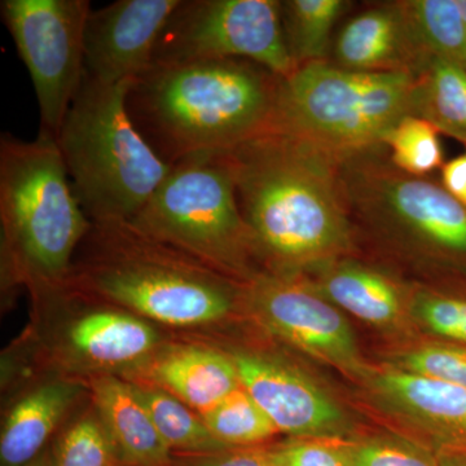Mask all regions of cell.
Instances as JSON below:
<instances>
[{"label": "cell", "instance_id": "34", "mask_svg": "<svg viewBox=\"0 0 466 466\" xmlns=\"http://www.w3.org/2000/svg\"><path fill=\"white\" fill-rule=\"evenodd\" d=\"M438 466H466V447H449L437 459Z\"/></svg>", "mask_w": 466, "mask_h": 466}, {"label": "cell", "instance_id": "1", "mask_svg": "<svg viewBox=\"0 0 466 466\" xmlns=\"http://www.w3.org/2000/svg\"><path fill=\"white\" fill-rule=\"evenodd\" d=\"M223 156L254 250L272 263L274 275H297L351 248V216L336 159L274 131Z\"/></svg>", "mask_w": 466, "mask_h": 466}, {"label": "cell", "instance_id": "9", "mask_svg": "<svg viewBox=\"0 0 466 466\" xmlns=\"http://www.w3.org/2000/svg\"><path fill=\"white\" fill-rule=\"evenodd\" d=\"M238 58L285 78L297 69L279 0H182L162 30L153 64ZM152 64V66H153Z\"/></svg>", "mask_w": 466, "mask_h": 466}, {"label": "cell", "instance_id": "4", "mask_svg": "<svg viewBox=\"0 0 466 466\" xmlns=\"http://www.w3.org/2000/svg\"><path fill=\"white\" fill-rule=\"evenodd\" d=\"M0 220L5 268L38 285L66 280L92 222L76 198L56 137L0 139Z\"/></svg>", "mask_w": 466, "mask_h": 466}, {"label": "cell", "instance_id": "22", "mask_svg": "<svg viewBox=\"0 0 466 466\" xmlns=\"http://www.w3.org/2000/svg\"><path fill=\"white\" fill-rule=\"evenodd\" d=\"M162 440L171 451L208 455L229 450L211 434L201 416L170 392L148 383H133Z\"/></svg>", "mask_w": 466, "mask_h": 466}, {"label": "cell", "instance_id": "24", "mask_svg": "<svg viewBox=\"0 0 466 466\" xmlns=\"http://www.w3.org/2000/svg\"><path fill=\"white\" fill-rule=\"evenodd\" d=\"M422 50L466 70V29L458 0H401Z\"/></svg>", "mask_w": 466, "mask_h": 466}, {"label": "cell", "instance_id": "25", "mask_svg": "<svg viewBox=\"0 0 466 466\" xmlns=\"http://www.w3.org/2000/svg\"><path fill=\"white\" fill-rule=\"evenodd\" d=\"M201 417L211 434L229 449L259 443L278 431L242 386Z\"/></svg>", "mask_w": 466, "mask_h": 466}, {"label": "cell", "instance_id": "21", "mask_svg": "<svg viewBox=\"0 0 466 466\" xmlns=\"http://www.w3.org/2000/svg\"><path fill=\"white\" fill-rule=\"evenodd\" d=\"M415 116L466 146V70L431 57L416 76Z\"/></svg>", "mask_w": 466, "mask_h": 466}, {"label": "cell", "instance_id": "17", "mask_svg": "<svg viewBox=\"0 0 466 466\" xmlns=\"http://www.w3.org/2000/svg\"><path fill=\"white\" fill-rule=\"evenodd\" d=\"M69 325L66 342L76 358L101 368L148 360L158 346L157 330L130 311L94 309Z\"/></svg>", "mask_w": 466, "mask_h": 466}, {"label": "cell", "instance_id": "7", "mask_svg": "<svg viewBox=\"0 0 466 466\" xmlns=\"http://www.w3.org/2000/svg\"><path fill=\"white\" fill-rule=\"evenodd\" d=\"M128 222L220 275L244 274L248 256L256 251L223 153L175 162Z\"/></svg>", "mask_w": 466, "mask_h": 466}, {"label": "cell", "instance_id": "11", "mask_svg": "<svg viewBox=\"0 0 466 466\" xmlns=\"http://www.w3.org/2000/svg\"><path fill=\"white\" fill-rule=\"evenodd\" d=\"M263 325L306 354L345 370H360L354 332L342 312L299 275L256 278L248 291Z\"/></svg>", "mask_w": 466, "mask_h": 466}, {"label": "cell", "instance_id": "31", "mask_svg": "<svg viewBox=\"0 0 466 466\" xmlns=\"http://www.w3.org/2000/svg\"><path fill=\"white\" fill-rule=\"evenodd\" d=\"M355 466H438L437 459L400 441L376 440L354 444Z\"/></svg>", "mask_w": 466, "mask_h": 466}, {"label": "cell", "instance_id": "16", "mask_svg": "<svg viewBox=\"0 0 466 466\" xmlns=\"http://www.w3.org/2000/svg\"><path fill=\"white\" fill-rule=\"evenodd\" d=\"M95 408L124 466H173L171 450L159 435L133 383L113 376L92 382Z\"/></svg>", "mask_w": 466, "mask_h": 466}, {"label": "cell", "instance_id": "19", "mask_svg": "<svg viewBox=\"0 0 466 466\" xmlns=\"http://www.w3.org/2000/svg\"><path fill=\"white\" fill-rule=\"evenodd\" d=\"M375 385L389 403L422 426L466 438L465 388L404 370L381 373Z\"/></svg>", "mask_w": 466, "mask_h": 466}, {"label": "cell", "instance_id": "26", "mask_svg": "<svg viewBox=\"0 0 466 466\" xmlns=\"http://www.w3.org/2000/svg\"><path fill=\"white\" fill-rule=\"evenodd\" d=\"M383 147L398 170L417 177H428L443 167L440 130L419 116H407L386 135Z\"/></svg>", "mask_w": 466, "mask_h": 466}, {"label": "cell", "instance_id": "5", "mask_svg": "<svg viewBox=\"0 0 466 466\" xmlns=\"http://www.w3.org/2000/svg\"><path fill=\"white\" fill-rule=\"evenodd\" d=\"M134 81L104 85L85 76L56 137L76 198L92 223L133 219L171 168L128 112Z\"/></svg>", "mask_w": 466, "mask_h": 466}, {"label": "cell", "instance_id": "10", "mask_svg": "<svg viewBox=\"0 0 466 466\" xmlns=\"http://www.w3.org/2000/svg\"><path fill=\"white\" fill-rule=\"evenodd\" d=\"M2 18L32 78L43 130L57 137L86 76L87 0H3Z\"/></svg>", "mask_w": 466, "mask_h": 466}, {"label": "cell", "instance_id": "13", "mask_svg": "<svg viewBox=\"0 0 466 466\" xmlns=\"http://www.w3.org/2000/svg\"><path fill=\"white\" fill-rule=\"evenodd\" d=\"M231 357L242 388L278 431L303 440H339L349 431L341 408L299 370L263 355L238 352Z\"/></svg>", "mask_w": 466, "mask_h": 466}, {"label": "cell", "instance_id": "8", "mask_svg": "<svg viewBox=\"0 0 466 466\" xmlns=\"http://www.w3.org/2000/svg\"><path fill=\"white\" fill-rule=\"evenodd\" d=\"M382 149L339 164L350 216L435 253L466 257V208L441 184L398 170Z\"/></svg>", "mask_w": 466, "mask_h": 466}, {"label": "cell", "instance_id": "35", "mask_svg": "<svg viewBox=\"0 0 466 466\" xmlns=\"http://www.w3.org/2000/svg\"><path fill=\"white\" fill-rule=\"evenodd\" d=\"M26 466H54L52 465V451H43L38 458L34 459Z\"/></svg>", "mask_w": 466, "mask_h": 466}, {"label": "cell", "instance_id": "30", "mask_svg": "<svg viewBox=\"0 0 466 466\" xmlns=\"http://www.w3.org/2000/svg\"><path fill=\"white\" fill-rule=\"evenodd\" d=\"M415 312L431 332L466 343V300L422 291L417 294Z\"/></svg>", "mask_w": 466, "mask_h": 466}, {"label": "cell", "instance_id": "32", "mask_svg": "<svg viewBox=\"0 0 466 466\" xmlns=\"http://www.w3.org/2000/svg\"><path fill=\"white\" fill-rule=\"evenodd\" d=\"M196 456L192 466H274L269 450L229 449Z\"/></svg>", "mask_w": 466, "mask_h": 466}, {"label": "cell", "instance_id": "12", "mask_svg": "<svg viewBox=\"0 0 466 466\" xmlns=\"http://www.w3.org/2000/svg\"><path fill=\"white\" fill-rule=\"evenodd\" d=\"M182 0H118L86 25V76L104 85L133 81L152 66L162 30Z\"/></svg>", "mask_w": 466, "mask_h": 466}, {"label": "cell", "instance_id": "33", "mask_svg": "<svg viewBox=\"0 0 466 466\" xmlns=\"http://www.w3.org/2000/svg\"><path fill=\"white\" fill-rule=\"evenodd\" d=\"M441 186L466 208V152L441 167Z\"/></svg>", "mask_w": 466, "mask_h": 466}, {"label": "cell", "instance_id": "3", "mask_svg": "<svg viewBox=\"0 0 466 466\" xmlns=\"http://www.w3.org/2000/svg\"><path fill=\"white\" fill-rule=\"evenodd\" d=\"M86 238L92 251L76 281L137 317L200 327L232 311L236 293L226 278L128 220L92 223Z\"/></svg>", "mask_w": 466, "mask_h": 466}, {"label": "cell", "instance_id": "14", "mask_svg": "<svg viewBox=\"0 0 466 466\" xmlns=\"http://www.w3.org/2000/svg\"><path fill=\"white\" fill-rule=\"evenodd\" d=\"M334 58L354 72L416 76L431 56L417 42L401 2H391L352 17L337 36Z\"/></svg>", "mask_w": 466, "mask_h": 466}, {"label": "cell", "instance_id": "2", "mask_svg": "<svg viewBox=\"0 0 466 466\" xmlns=\"http://www.w3.org/2000/svg\"><path fill=\"white\" fill-rule=\"evenodd\" d=\"M280 76L238 58L153 64L128 92V112L159 157L173 165L228 152L267 133Z\"/></svg>", "mask_w": 466, "mask_h": 466}, {"label": "cell", "instance_id": "27", "mask_svg": "<svg viewBox=\"0 0 466 466\" xmlns=\"http://www.w3.org/2000/svg\"><path fill=\"white\" fill-rule=\"evenodd\" d=\"M54 466H124L99 417L88 415L70 425L52 451Z\"/></svg>", "mask_w": 466, "mask_h": 466}, {"label": "cell", "instance_id": "15", "mask_svg": "<svg viewBox=\"0 0 466 466\" xmlns=\"http://www.w3.org/2000/svg\"><path fill=\"white\" fill-rule=\"evenodd\" d=\"M144 368L150 385L170 392L201 416L241 386L231 355L202 346L165 350Z\"/></svg>", "mask_w": 466, "mask_h": 466}, {"label": "cell", "instance_id": "6", "mask_svg": "<svg viewBox=\"0 0 466 466\" xmlns=\"http://www.w3.org/2000/svg\"><path fill=\"white\" fill-rule=\"evenodd\" d=\"M416 76L364 73L325 61L280 78L268 131L288 135L336 159L385 148L383 139L415 116Z\"/></svg>", "mask_w": 466, "mask_h": 466}, {"label": "cell", "instance_id": "23", "mask_svg": "<svg viewBox=\"0 0 466 466\" xmlns=\"http://www.w3.org/2000/svg\"><path fill=\"white\" fill-rule=\"evenodd\" d=\"M349 5L345 0L281 2L285 45L296 67L323 61L333 27Z\"/></svg>", "mask_w": 466, "mask_h": 466}, {"label": "cell", "instance_id": "18", "mask_svg": "<svg viewBox=\"0 0 466 466\" xmlns=\"http://www.w3.org/2000/svg\"><path fill=\"white\" fill-rule=\"evenodd\" d=\"M81 391L78 383L56 380L43 383L17 401L0 435V466H26L38 458Z\"/></svg>", "mask_w": 466, "mask_h": 466}, {"label": "cell", "instance_id": "28", "mask_svg": "<svg viewBox=\"0 0 466 466\" xmlns=\"http://www.w3.org/2000/svg\"><path fill=\"white\" fill-rule=\"evenodd\" d=\"M274 466H355L354 444L312 438L269 450Z\"/></svg>", "mask_w": 466, "mask_h": 466}, {"label": "cell", "instance_id": "29", "mask_svg": "<svg viewBox=\"0 0 466 466\" xmlns=\"http://www.w3.org/2000/svg\"><path fill=\"white\" fill-rule=\"evenodd\" d=\"M404 370L466 389V350L429 345L408 352L401 359Z\"/></svg>", "mask_w": 466, "mask_h": 466}, {"label": "cell", "instance_id": "20", "mask_svg": "<svg viewBox=\"0 0 466 466\" xmlns=\"http://www.w3.org/2000/svg\"><path fill=\"white\" fill-rule=\"evenodd\" d=\"M312 284L319 293L366 323H394L401 311V291L390 276L355 262H328Z\"/></svg>", "mask_w": 466, "mask_h": 466}]
</instances>
